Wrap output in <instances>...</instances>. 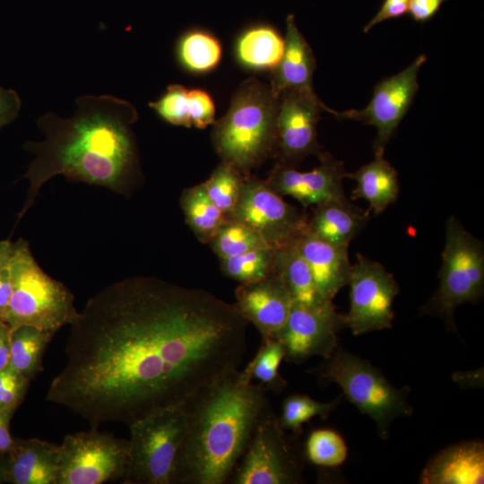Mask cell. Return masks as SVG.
<instances>
[{"label": "cell", "instance_id": "obj_8", "mask_svg": "<svg viewBox=\"0 0 484 484\" xmlns=\"http://www.w3.org/2000/svg\"><path fill=\"white\" fill-rule=\"evenodd\" d=\"M129 458L123 484H172L185 436L183 404L155 410L128 425Z\"/></svg>", "mask_w": 484, "mask_h": 484}, {"label": "cell", "instance_id": "obj_26", "mask_svg": "<svg viewBox=\"0 0 484 484\" xmlns=\"http://www.w3.org/2000/svg\"><path fill=\"white\" fill-rule=\"evenodd\" d=\"M179 203L186 224L201 243L208 244L229 219L210 199L203 183L186 188Z\"/></svg>", "mask_w": 484, "mask_h": 484}, {"label": "cell", "instance_id": "obj_39", "mask_svg": "<svg viewBox=\"0 0 484 484\" xmlns=\"http://www.w3.org/2000/svg\"><path fill=\"white\" fill-rule=\"evenodd\" d=\"M21 108L18 93L13 89L0 86V131L18 117Z\"/></svg>", "mask_w": 484, "mask_h": 484}, {"label": "cell", "instance_id": "obj_9", "mask_svg": "<svg viewBox=\"0 0 484 484\" xmlns=\"http://www.w3.org/2000/svg\"><path fill=\"white\" fill-rule=\"evenodd\" d=\"M298 436L280 424L270 403L263 411L245 452L234 468L231 484H299L306 459Z\"/></svg>", "mask_w": 484, "mask_h": 484}, {"label": "cell", "instance_id": "obj_24", "mask_svg": "<svg viewBox=\"0 0 484 484\" xmlns=\"http://www.w3.org/2000/svg\"><path fill=\"white\" fill-rule=\"evenodd\" d=\"M273 272L283 281L294 302L311 307L333 304L318 290L310 269L294 242L276 248Z\"/></svg>", "mask_w": 484, "mask_h": 484}, {"label": "cell", "instance_id": "obj_37", "mask_svg": "<svg viewBox=\"0 0 484 484\" xmlns=\"http://www.w3.org/2000/svg\"><path fill=\"white\" fill-rule=\"evenodd\" d=\"M191 125L205 128L215 122V105L210 94L202 89L188 91Z\"/></svg>", "mask_w": 484, "mask_h": 484}, {"label": "cell", "instance_id": "obj_43", "mask_svg": "<svg viewBox=\"0 0 484 484\" xmlns=\"http://www.w3.org/2000/svg\"><path fill=\"white\" fill-rule=\"evenodd\" d=\"M11 333V327L0 320V371L9 366Z\"/></svg>", "mask_w": 484, "mask_h": 484}, {"label": "cell", "instance_id": "obj_12", "mask_svg": "<svg viewBox=\"0 0 484 484\" xmlns=\"http://www.w3.org/2000/svg\"><path fill=\"white\" fill-rule=\"evenodd\" d=\"M307 217L306 213L288 203L266 180L247 175L229 218L255 230L276 249L292 243L303 232Z\"/></svg>", "mask_w": 484, "mask_h": 484}, {"label": "cell", "instance_id": "obj_36", "mask_svg": "<svg viewBox=\"0 0 484 484\" xmlns=\"http://www.w3.org/2000/svg\"><path fill=\"white\" fill-rule=\"evenodd\" d=\"M30 382L22 375L7 367L0 371V411L14 413L22 402Z\"/></svg>", "mask_w": 484, "mask_h": 484}, {"label": "cell", "instance_id": "obj_32", "mask_svg": "<svg viewBox=\"0 0 484 484\" xmlns=\"http://www.w3.org/2000/svg\"><path fill=\"white\" fill-rule=\"evenodd\" d=\"M246 176L234 165L221 160L203 182L210 199L229 218L238 204Z\"/></svg>", "mask_w": 484, "mask_h": 484}, {"label": "cell", "instance_id": "obj_16", "mask_svg": "<svg viewBox=\"0 0 484 484\" xmlns=\"http://www.w3.org/2000/svg\"><path fill=\"white\" fill-rule=\"evenodd\" d=\"M318 159L319 165L309 171L277 161L265 180L279 194L291 196L304 207L350 201L343 189L348 174L344 163L328 152H322Z\"/></svg>", "mask_w": 484, "mask_h": 484}, {"label": "cell", "instance_id": "obj_4", "mask_svg": "<svg viewBox=\"0 0 484 484\" xmlns=\"http://www.w3.org/2000/svg\"><path fill=\"white\" fill-rule=\"evenodd\" d=\"M279 98L255 78L235 91L227 113L213 124L212 143L222 161L244 175L275 157Z\"/></svg>", "mask_w": 484, "mask_h": 484}, {"label": "cell", "instance_id": "obj_33", "mask_svg": "<svg viewBox=\"0 0 484 484\" xmlns=\"http://www.w3.org/2000/svg\"><path fill=\"white\" fill-rule=\"evenodd\" d=\"M208 244L219 259L232 257L252 250L270 246L255 230L231 218L228 220Z\"/></svg>", "mask_w": 484, "mask_h": 484}, {"label": "cell", "instance_id": "obj_22", "mask_svg": "<svg viewBox=\"0 0 484 484\" xmlns=\"http://www.w3.org/2000/svg\"><path fill=\"white\" fill-rule=\"evenodd\" d=\"M369 219V211L365 212L350 201L328 202L315 206L307 217L303 231L332 244L349 246Z\"/></svg>", "mask_w": 484, "mask_h": 484}, {"label": "cell", "instance_id": "obj_18", "mask_svg": "<svg viewBox=\"0 0 484 484\" xmlns=\"http://www.w3.org/2000/svg\"><path fill=\"white\" fill-rule=\"evenodd\" d=\"M293 242L307 264L318 290L333 301L349 283L352 266L349 246L332 244L304 231Z\"/></svg>", "mask_w": 484, "mask_h": 484}, {"label": "cell", "instance_id": "obj_35", "mask_svg": "<svg viewBox=\"0 0 484 484\" xmlns=\"http://www.w3.org/2000/svg\"><path fill=\"white\" fill-rule=\"evenodd\" d=\"M188 91L183 85L170 84L163 95L149 106L168 123L191 127Z\"/></svg>", "mask_w": 484, "mask_h": 484}, {"label": "cell", "instance_id": "obj_29", "mask_svg": "<svg viewBox=\"0 0 484 484\" xmlns=\"http://www.w3.org/2000/svg\"><path fill=\"white\" fill-rule=\"evenodd\" d=\"M177 55L182 65L197 73L213 69L221 57V46L211 33L200 30L186 32L179 40Z\"/></svg>", "mask_w": 484, "mask_h": 484}, {"label": "cell", "instance_id": "obj_6", "mask_svg": "<svg viewBox=\"0 0 484 484\" xmlns=\"http://www.w3.org/2000/svg\"><path fill=\"white\" fill-rule=\"evenodd\" d=\"M308 373L322 385L337 384L343 397L375 421L382 439L389 437L395 419L410 417L413 412L409 386L393 385L368 360L339 347Z\"/></svg>", "mask_w": 484, "mask_h": 484}, {"label": "cell", "instance_id": "obj_14", "mask_svg": "<svg viewBox=\"0 0 484 484\" xmlns=\"http://www.w3.org/2000/svg\"><path fill=\"white\" fill-rule=\"evenodd\" d=\"M343 328L344 315L333 304L311 307L294 302L273 338L282 345L286 361L300 364L315 356L329 358L338 347V333Z\"/></svg>", "mask_w": 484, "mask_h": 484}, {"label": "cell", "instance_id": "obj_7", "mask_svg": "<svg viewBox=\"0 0 484 484\" xmlns=\"http://www.w3.org/2000/svg\"><path fill=\"white\" fill-rule=\"evenodd\" d=\"M439 285L423 313L441 317L456 330L455 309L464 303L480 301L484 291V245L451 215L445 221V241L439 272Z\"/></svg>", "mask_w": 484, "mask_h": 484}, {"label": "cell", "instance_id": "obj_44", "mask_svg": "<svg viewBox=\"0 0 484 484\" xmlns=\"http://www.w3.org/2000/svg\"><path fill=\"white\" fill-rule=\"evenodd\" d=\"M13 248V242L0 240V270L7 265Z\"/></svg>", "mask_w": 484, "mask_h": 484}, {"label": "cell", "instance_id": "obj_23", "mask_svg": "<svg viewBox=\"0 0 484 484\" xmlns=\"http://www.w3.org/2000/svg\"><path fill=\"white\" fill-rule=\"evenodd\" d=\"M347 177L356 181L351 199H364L376 215L382 213L397 199L400 183L396 169L384 156H375L374 160Z\"/></svg>", "mask_w": 484, "mask_h": 484}, {"label": "cell", "instance_id": "obj_21", "mask_svg": "<svg viewBox=\"0 0 484 484\" xmlns=\"http://www.w3.org/2000/svg\"><path fill=\"white\" fill-rule=\"evenodd\" d=\"M315 70V59L313 51L298 30L295 16L289 14L286 18L283 54L280 63L272 70L270 88L277 98L287 91H313Z\"/></svg>", "mask_w": 484, "mask_h": 484}, {"label": "cell", "instance_id": "obj_13", "mask_svg": "<svg viewBox=\"0 0 484 484\" xmlns=\"http://www.w3.org/2000/svg\"><path fill=\"white\" fill-rule=\"evenodd\" d=\"M426 60V56L420 55L400 73L380 81L374 87L373 96L365 108L336 111L329 108L327 112L339 118L375 126L374 153L375 156H384L386 144L419 91L418 74Z\"/></svg>", "mask_w": 484, "mask_h": 484}, {"label": "cell", "instance_id": "obj_19", "mask_svg": "<svg viewBox=\"0 0 484 484\" xmlns=\"http://www.w3.org/2000/svg\"><path fill=\"white\" fill-rule=\"evenodd\" d=\"M484 445L462 441L433 455L423 469L421 484H480L484 481Z\"/></svg>", "mask_w": 484, "mask_h": 484}, {"label": "cell", "instance_id": "obj_10", "mask_svg": "<svg viewBox=\"0 0 484 484\" xmlns=\"http://www.w3.org/2000/svg\"><path fill=\"white\" fill-rule=\"evenodd\" d=\"M129 441L98 428L65 436L58 446L55 484H101L122 480Z\"/></svg>", "mask_w": 484, "mask_h": 484}, {"label": "cell", "instance_id": "obj_1", "mask_svg": "<svg viewBox=\"0 0 484 484\" xmlns=\"http://www.w3.org/2000/svg\"><path fill=\"white\" fill-rule=\"evenodd\" d=\"M247 324L204 290L125 278L91 297L70 324L66 363L46 399L93 428L128 426L239 369Z\"/></svg>", "mask_w": 484, "mask_h": 484}, {"label": "cell", "instance_id": "obj_25", "mask_svg": "<svg viewBox=\"0 0 484 484\" xmlns=\"http://www.w3.org/2000/svg\"><path fill=\"white\" fill-rule=\"evenodd\" d=\"M284 50V39L271 25L257 24L246 30L238 38L236 53L238 60L253 69L273 70Z\"/></svg>", "mask_w": 484, "mask_h": 484}, {"label": "cell", "instance_id": "obj_42", "mask_svg": "<svg viewBox=\"0 0 484 484\" xmlns=\"http://www.w3.org/2000/svg\"><path fill=\"white\" fill-rule=\"evenodd\" d=\"M13 413L0 411V454H5L12 447L14 437L10 432V421Z\"/></svg>", "mask_w": 484, "mask_h": 484}, {"label": "cell", "instance_id": "obj_30", "mask_svg": "<svg viewBox=\"0 0 484 484\" xmlns=\"http://www.w3.org/2000/svg\"><path fill=\"white\" fill-rule=\"evenodd\" d=\"M283 359L282 345L276 339L271 338L262 341L259 350L246 368L252 380H255L266 393H280L288 385L280 373V366Z\"/></svg>", "mask_w": 484, "mask_h": 484}, {"label": "cell", "instance_id": "obj_11", "mask_svg": "<svg viewBox=\"0 0 484 484\" xmlns=\"http://www.w3.org/2000/svg\"><path fill=\"white\" fill-rule=\"evenodd\" d=\"M348 285L350 309L344 315L346 328L359 335L392 327L393 304L399 285L380 263L357 254Z\"/></svg>", "mask_w": 484, "mask_h": 484}, {"label": "cell", "instance_id": "obj_15", "mask_svg": "<svg viewBox=\"0 0 484 484\" xmlns=\"http://www.w3.org/2000/svg\"><path fill=\"white\" fill-rule=\"evenodd\" d=\"M327 109L315 91H292L280 96L275 154L279 162L294 166L309 155L318 157L323 152L316 127L321 112Z\"/></svg>", "mask_w": 484, "mask_h": 484}, {"label": "cell", "instance_id": "obj_27", "mask_svg": "<svg viewBox=\"0 0 484 484\" xmlns=\"http://www.w3.org/2000/svg\"><path fill=\"white\" fill-rule=\"evenodd\" d=\"M56 333L31 325L12 330L9 367L31 381L42 367L45 350Z\"/></svg>", "mask_w": 484, "mask_h": 484}, {"label": "cell", "instance_id": "obj_5", "mask_svg": "<svg viewBox=\"0 0 484 484\" xmlns=\"http://www.w3.org/2000/svg\"><path fill=\"white\" fill-rule=\"evenodd\" d=\"M8 267L13 292L4 322L12 330L31 325L56 333L75 320L73 294L43 271L26 240L13 243Z\"/></svg>", "mask_w": 484, "mask_h": 484}, {"label": "cell", "instance_id": "obj_20", "mask_svg": "<svg viewBox=\"0 0 484 484\" xmlns=\"http://www.w3.org/2000/svg\"><path fill=\"white\" fill-rule=\"evenodd\" d=\"M59 445L15 438L5 454V480L12 484H55Z\"/></svg>", "mask_w": 484, "mask_h": 484}, {"label": "cell", "instance_id": "obj_40", "mask_svg": "<svg viewBox=\"0 0 484 484\" xmlns=\"http://www.w3.org/2000/svg\"><path fill=\"white\" fill-rule=\"evenodd\" d=\"M445 1L447 0H410L408 13L414 22L425 23L438 13Z\"/></svg>", "mask_w": 484, "mask_h": 484}, {"label": "cell", "instance_id": "obj_45", "mask_svg": "<svg viewBox=\"0 0 484 484\" xmlns=\"http://www.w3.org/2000/svg\"><path fill=\"white\" fill-rule=\"evenodd\" d=\"M4 455L0 454V484L5 483V460Z\"/></svg>", "mask_w": 484, "mask_h": 484}, {"label": "cell", "instance_id": "obj_17", "mask_svg": "<svg viewBox=\"0 0 484 484\" xmlns=\"http://www.w3.org/2000/svg\"><path fill=\"white\" fill-rule=\"evenodd\" d=\"M234 303L239 315L259 332L262 341L273 338L286 322L294 300L281 278L268 277L239 284Z\"/></svg>", "mask_w": 484, "mask_h": 484}, {"label": "cell", "instance_id": "obj_28", "mask_svg": "<svg viewBox=\"0 0 484 484\" xmlns=\"http://www.w3.org/2000/svg\"><path fill=\"white\" fill-rule=\"evenodd\" d=\"M342 393L333 400L322 402L307 394L293 393L285 398L279 416L281 426L300 436L303 424L315 417L326 419L342 402Z\"/></svg>", "mask_w": 484, "mask_h": 484}, {"label": "cell", "instance_id": "obj_31", "mask_svg": "<svg viewBox=\"0 0 484 484\" xmlns=\"http://www.w3.org/2000/svg\"><path fill=\"white\" fill-rule=\"evenodd\" d=\"M276 249L271 246L220 259L223 274L239 284L263 280L273 272Z\"/></svg>", "mask_w": 484, "mask_h": 484}, {"label": "cell", "instance_id": "obj_3", "mask_svg": "<svg viewBox=\"0 0 484 484\" xmlns=\"http://www.w3.org/2000/svg\"><path fill=\"white\" fill-rule=\"evenodd\" d=\"M268 404L266 392L246 367L189 397L172 484L227 483Z\"/></svg>", "mask_w": 484, "mask_h": 484}, {"label": "cell", "instance_id": "obj_38", "mask_svg": "<svg viewBox=\"0 0 484 484\" xmlns=\"http://www.w3.org/2000/svg\"><path fill=\"white\" fill-rule=\"evenodd\" d=\"M409 5L410 0H384L378 12L364 26L363 31L367 33L378 23L405 15L409 11Z\"/></svg>", "mask_w": 484, "mask_h": 484}, {"label": "cell", "instance_id": "obj_2", "mask_svg": "<svg viewBox=\"0 0 484 484\" xmlns=\"http://www.w3.org/2000/svg\"><path fill=\"white\" fill-rule=\"evenodd\" d=\"M75 104L72 117L40 116L37 125L44 138L24 144L34 158L23 177L29 187L16 222L33 205L42 186L57 175L123 195L134 189L139 178L131 127L138 119L134 106L112 95H83Z\"/></svg>", "mask_w": 484, "mask_h": 484}, {"label": "cell", "instance_id": "obj_41", "mask_svg": "<svg viewBox=\"0 0 484 484\" xmlns=\"http://www.w3.org/2000/svg\"><path fill=\"white\" fill-rule=\"evenodd\" d=\"M12 292L13 284L7 264L6 266L0 270V320L4 322L9 307Z\"/></svg>", "mask_w": 484, "mask_h": 484}, {"label": "cell", "instance_id": "obj_34", "mask_svg": "<svg viewBox=\"0 0 484 484\" xmlns=\"http://www.w3.org/2000/svg\"><path fill=\"white\" fill-rule=\"evenodd\" d=\"M305 459L320 469H333L346 460L348 449L343 437L331 428L313 429L303 445Z\"/></svg>", "mask_w": 484, "mask_h": 484}]
</instances>
